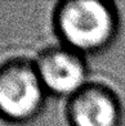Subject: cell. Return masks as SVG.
Here are the masks:
<instances>
[{
	"label": "cell",
	"mask_w": 125,
	"mask_h": 126,
	"mask_svg": "<svg viewBox=\"0 0 125 126\" xmlns=\"http://www.w3.org/2000/svg\"><path fill=\"white\" fill-rule=\"evenodd\" d=\"M53 26L61 44L85 55L110 47L117 33L119 17L110 1L66 0L57 5Z\"/></svg>",
	"instance_id": "cell-1"
},
{
	"label": "cell",
	"mask_w": 125,
	"mask_h": 126,
	"mask_svg": "<svg viewBox=\"0 0 125 126\" xmlns=\"http://www.w3.org/2000/svg\"><path fill=\"white\" fill-rule=\"evenodd\" d=\"M48 91L32 61L12 58L0 63V117L26 122L40 113Z\"/></svg>",
	"instance_id": "cell-2"
},
{
	"label": "cell",
	"mask_w": 125,
	"mask_h": 126,
	"mask_svg": "<svg viewBox=\"0 0 125 126\" xmlns=\"http://www.w3.org/2000/svg\"><path fill=\"white\" fill-rule=\"evenodd\" d=\"M34 63L45 90L50 94L71 96L88 82L84 54L65 44L45 48Z\"/></svg>",
	"instance_id": "cell-3"
},
{
	"label": "cell",
	"mask_w": 125,
	"mask_h": 126,
	"mask_svg": "<svg viewBox=\"0 0 125 126\" xmlns=\"http://www.w3.org/2000/svg\"><path fill=\"white\" fill-rule=\"evenodd\" d=\"M66 117L71 126H117L121 104L110 86L88 81L69 96Z\"/></svg>",
	"instance_id": "cell-4"
}]
</instances>
